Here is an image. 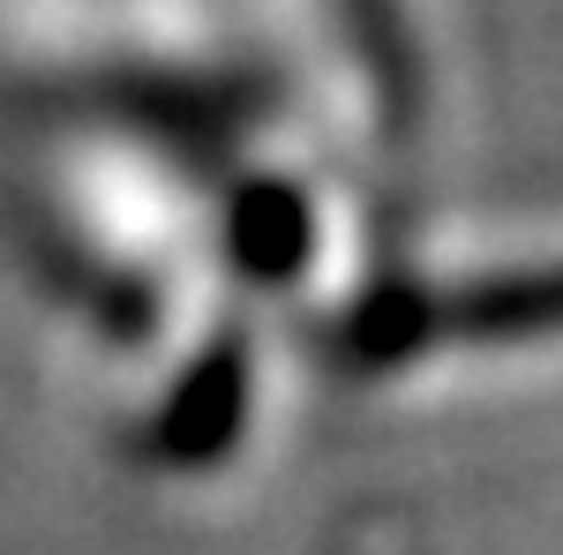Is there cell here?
Masks as SVG:
<instances>
[{
    "label": "cell",
    "mask_w": 563,
    "mask_h": 555,
    "mask_svg": "<svg viewBox=\"0 0 563 555\" xmlns=\"http://www.w3.org/2000/svg\"><path fill=\"white\" fill-rule=\"evenodd\" d=\"M563 331V263L556 270H504L481 278L451 300H384L361 315V353H413L435 338H466V345H519V338H556Z\"/></svg>",
    "instance_id": "1"
},
{
    "label": "cell",
    "mask_w": 563,
    "mask_h": 555,
    "mask_svg": "<svg viewBox=\"0 0 563 555\" xmlns=\"http://www.w3.org/2000/svg\"><path fill=\"white\" fill-rule=\"evenodd\" d=\"M241 421H249V353H241V338H218L180 376L174 406L151 428V451L166 466H211L218 451L241 435Z\"/></svg>",
    "instance_id": "2"
},
{
    "label": "cell",
    "mask_w": 563,
    "mask_h": 555,
    "mask_svg": "<svg viewBox=\"0 0 563 555\" xmlns=\"http://www.w3.org/2000/svg\"><path fill=\"white\" fill-rule=\"evenodd\" d=\"M233 256H241V270H256L263 286L286 278L308 256V203L294 188H278V180L249 188L241 211H233Z\"/></svg>",
    "instance_id": "3"
}]
</instances>
